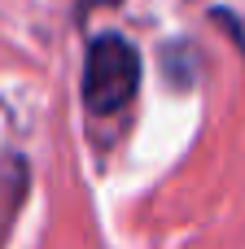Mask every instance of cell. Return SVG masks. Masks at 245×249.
Returning a JSON list of instances; mask_svg holds the SVG:
<instances>
[{
  "label": "cell",
  "mask_w": 245,
  "mask_h": 249,
  "mask_svg": "<svg viewBox=\"0 0 245 249\" xmlns=\"http://www.w3.org/2000/svg\"><path fill=\"white\" fill-rule=\"evenodd\" d=\"M140 88V53L123 35H96L83 61V105L92 114H118Z\"/></svg>",
  "instance_id": "cell-1"
}]
</instances>
